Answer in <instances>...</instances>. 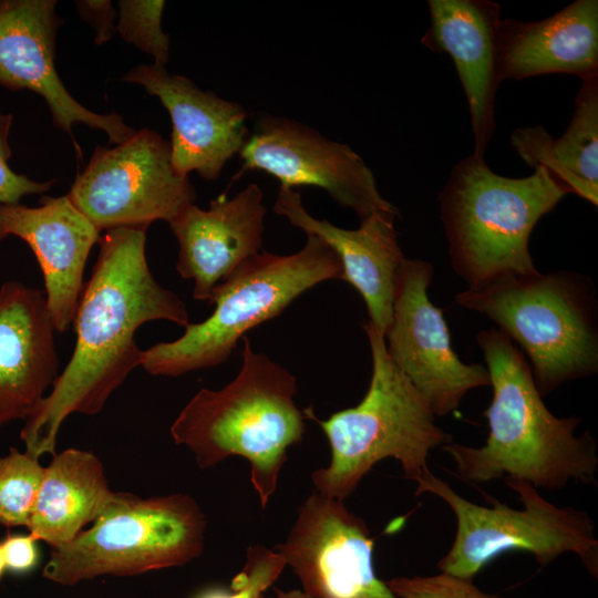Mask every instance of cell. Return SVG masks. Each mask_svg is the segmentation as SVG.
Wrapping results in <instances>:
<instances>
[{"mask_svg":"<svg viewBox=\"0 0 598 598\" xmlns=\"http://www.w3.org/2000/svg\"><path fill=\"white\" fill-rule=\"evenodd\" d=\"M146 228H114L100 250L79 298L72 357L49 395L25 420L20 437L39 458L55 454L61 424L71 413L97 414L140 365L137 329L153 320L189 323L183 300L153 277L145 254Z\"/></svg>","mask_w":598,"mask_h":598,"instance_id":"obj_1","label":"cell"},{"mask_svg":"<svg viewBox=\"0 0 598 598\" xmlns=\"http://www.w3.org/2000/svg\"><path fill=\"white\" fill-rule=\"evenodd\" d=\"M493 399L484 412L488 436L483 446H442L457 475L471 483L520 478L534 487L560 489L570 481L596 484L597 443L588 432L575 435L580 417H558L543 401L528 361L499 329L480 331Z\"/></svg>","mask_w":598,"mask_h":598,"instance_id":"obj_2","label":"cell"},{"mask_svg":"<svg viewBox=\"0 0 598 598\" xmlns=\"http://www.w3.org/2000/svg\"><path fill=\"white\" fill-rule=\"evenodd\" d=\"M237 377L219 390L200 389L171 426L178 445L187 446L199 468L237 455L250 463V482L261 508L275 494L287 451L306 432V415L295 402L297 380L243 339Z\"/></svg>","mask_w":598,"mask_h":598,"instance_id":"obj_3","label":"cell"},{"mask_svg":"<svg viewBox=\"0 0 598 598\" xmlns=\"http://www.w3.org/2000/svg\"><path fill=\"white\" fill-rule=\"evenodd\" d=\"M369 339L372 373L368 391L355 406L321 421L311 408L306 417L316 421L330 445L328 466L311 474L316 492L344 501L372 467L385 460L400 462L406 478L415 481L429 470L430 451L453 442V435L435 423V415L409 378L395 365L384 336L370 322L363 326Z\"/></svg>","mask_w":598,"mask_h":598,"instance_id":"obj_4","label":"cell"},{"mask_svg":"<svg viewBox=\"0 0 598 598\" xmlns=\"http://www.w3.org/2000/svg\"><path fill=\"white\" fill-rule=\"evenodd\" d=\"M534 168L527 177H505L473 154L453 167L439 203L451 265L468 288L538 271L529 237L567 192L544 167Z\"/></svg>","mask_w":598,"mask_h":598,"instance_id":"obj_5","label":"cell"},{"mask_svg":"<svg viewBox=\"0 0 598 598\" xmlns=\"http://www.w3.org/2000/svg\"><path fill=\"white\" fill-rule=\"evenodd\" d=\"M455 301L486 315L518 344L542 396L598 370L595 288L584 275H506L467 288Z\"/></svg>","mask_w":598,"mask_h":598,"instance_id":"obj_6","label":"cell"},{"mask_svg":"<svg viewBox=\"0 0 598 598\" xmlns=\"http://www.w3.org/2000/svg\"><path fill=\"white\" fill-rule=\"evenodd\" d=\"M291 255L267 251L245 260L213 291V313L188 323L182 337L141 351L140 365L152 375L179 377L228 360L237 342L279 316L295 299L327 280H343L339 257L321 238L306 235Z\"/></svg>","mask_w":598,"mask_h":598,"instance_id":"obj_7","label":"cell"},{"mask_svg":"<svg viewBox=\"0 0 598 598\" xmlns=\"http://www.w3.org/2000/svg\"><path fill=\"white\" fill-rule=\"evenodd\" d=\"M206 527L202 507L187 494L141 498L116 493L90 528L51 550L42 575L72 586L99 576L184 566L203 553Z\"/></svg>","mask_w":598,"mask_h":598,"instance_id":"obj_8","label":"cell"},{"mask_svg":"<svg viewBox=\"0 0 598 598\" xmlns=\"http://www.w3.org/2000/svg\"><path fill=\"white\" fill-rule=\"evenodd\" d=\"M517 493L523 508L516 509L486 496L492 506L477 505L458 495L431 471L415 480V496L431 493L443 499L456 517V534L437 568L473 579L492 560L508 551L532 554L546 566L564 553L576 554L586 569L598 577V540L590 516L574 507H559L544 498L528 482L504 477Z\"/></svg>","mask_w":598,"mask_h":598,"instance_id":"obj_9","label":"cell"},{"mask_svg":"<svg viewBox=\"0 0 598 598\" xmlns=\"http://www.w3.org/2000/svg\"><path fill=\"white\" fill-rule=\"evenodd\" d=\"M68 197L100 231H106L169 223L194 204L196 190L188 176L173 168L169 142L142 128L113 147L96 146Z\"/></svg>","mask_w":598,"mask_h":598,"instance_id":"obj_10","label":"cell"},{"mask_svg":"<svg viewBox=\"0 0 598 598\" xmlns=\"http://www.w3.org/2000/svg\"><path fill=\"white\" fill-rule=\"evenodd\" d=\"M238 155L243 164L233 182L248 171H261L280 186L322 188L360 220L378 210L398 212L381 196L358 153L293 118L261 114Z\"/></svg>","mask_w":598,"mask_h":598,"instance_id":"obj_11","label":"cell"},{"mask_svg":"<svg viewBox=\"0 0 598 598\" xmlns=\"http://www.w3.org/2000/svg\"><path fill=\"white\" fill-rule=\"evenodd\" d=\"M433 266L406 259L396 282L388 354L422 393L435 416L454 412L466 393L491 384L486 367L464 363L452 348L442 309L427 295Z\"/></svg>","mask_w":598,"mask_h":598,"instance_id":"obj_12","label":"cell"},{"mask_svg":"<svg viewBox=\"0 0 598 598\" xmlns=\"http://www.w3.org/2000/svg\"><path fill=\"white\" fill-rule=\"evenodd\" d=\"M277 550L315 598H398L374 571L368 525L343 501L312 493Z\"/></svg>","mask_w":598,"mask_h":598,"instance_id":"obj_13","label":"cell"},{"mask_svg":"<svg viewBox=\"0 0 598 598\" xmlns=\"http://www.w3.org/2000/svg\"><path fill=\"white\" fill-rule=\"evenodd\" d=\"M55 0H0V85L29 90L45 101L55 128L73 138L76 123L106 133L120 144L136 131L120 114L93 112L75 100L61 81L54 64L56 35L63 23Z\"/></svg>","mask_w":598,"mask_h":598,"instance_id":"obj_14","label":"cell"},{"mask_svg":"<svg viewBox=\"0 0 598 598\" xmlns=\"http://www.w3.org/2000/svg\"><path fill=\"white\" fill-rule=\"evenodd\" d=\"M121 81L143 86L167 110L171 161L182 176L196 172L205 181L217 179L249 136L247 111L239 103L203 91L190 79L171 74L164 66L140 64Z\"/></svg>","mask_w":598,"mask_h":598,"instance_id":"obj_15","label":"cell"},{"mask_svg":"<svg viewBox=\"0 0 598 598\" xmlns=\"http://www.w3.org/2000/svg\"><path fill=\"white\" fill-rule=\"evenodd\" d=\"M264 192L251 183L228 198L226 193L202 209L183 208L169 223L178 243L176 270L194 280L193 298L209 301L214 289L262 247Z\"/></svg>","mask_w":598,"mask_h":598,"instance_id":"obj_16","label":"cell"},{"mask_svg":"<svg viewBox=\"0 0 598 598\" xmlns=\"http://www.w3.org/2000/svg\"><path fill=\"white\" fill-rule=\"evenodd\" d=\"M100 230L72 204L68 195L42 196L39 206L0 204V240H24L42 270L48 310L55 331L73 324L84 282L83 274Z\"/></svg>","mask_w":598,"mask_h":598,"instance_id":"obj_17","label":"cell"},{"mask_svg":"<svg viewBox=\"0 0 598 598\" xmlns=\"http://www.w3.org/2000/svg\"><path fill=\"white\" fill-rule=\"evenodd\" d=\"M274 212L333 249L342 266L343 280L353 286L365 302L368 322L384 336L392 319L396 282L405 260L394 227L399 210L373 212L360 220L357 229H344L311 216L299 192L280 186Z\"/></svg>","mask_w":598,"mask_h":598,"instance_id":"obj_18","label":"cell"},{"mask_svg":"<svg viewBox=\"0 0 598 598\" xmlns=\"http://www.w3.org/2000/svg\"><path fill=\"white\" fill-rule=\"evenodd\" d=\"M427 4L431 24L421 42L452 58L468 103L473 155L484 158L495 130L502 82L496 47L501 7L488 0H429Z\"/></svg>","mask_w":598,"mask_h":598,"instance_id":"obj_19","label":"cell"},{"mask_svg":"<svg viewBox=\"0 0 598 598\" xmlns=\"http://www.w3.org/2000/svg\"><path fill=\"white\" fill-rule=\"evenodd\" d=\"M54 324L43 291L0 287V425L27 420L59 375Z\"/></svg>","mask_w":598,"mask_h":598,"instance_id":"obj_20","label":"cell"},{"mask_svg":"<svg viewBox=\"0 0 598 598\" xmlns=\"http://www.w3.org/2000/svg\"><path fill=\"white\" fill-rule=\"evenodd\" d=\"M496 47L501 81L548 73L598 76V1L576 0L536 22L501 19Z\"/></svg>","mask_w":598,"mask_h":598,"instance_id":"obj_21","label":"cell"},{"mask_svg":"<svg viewBox=\"0 0 598 598\" xmlns=\"http://www.w3.org/2000/svg\"><path fill=\"white\" fill-rule=\"evenodd\" d=\"M100 458L89 451L66 448L44 470L28 528L34 540L52 548L70 543L114 502Z\"/></svg>","mask_w":598,"mask_h":598,"instance_id":"obj_22","label":"cell"},{"mask_svg":"<svg viewBox=\"0 0 598 598\" xmlns=\"http://www.w3.org/2000/svg\"><path fill=\"white\" fill-rule=\"evenodd\" d=\"M511 143L530 166H542L567 194L598 204V76L581 80L570 123L559 138L542 126L513 132Z\"/></svg>","mask_w":598,"mask_h":598,"instance_id":"obj_23","label":"cell"},{"mask_svg":"<svg viewBox=\"0 0 598 598\" xmlns=\"http://www.w3.org/2000/svg\"><path fill=\"white\" fill-rule=\"evenodd\" d=\"M44 470L39 458L14 447L0 457V525L28 527Z\"/></svg>","mask_w":598,"mask_h":598,"instance_id":"obj_24","label":"cell"},{"mask_svg":"<svg viewBox=\"0 0 598 598\" xmlns=\"http://www.w3.org/2000/svg\"><path fill=\"white\" fill-rule=\"evenodd\" d=\"M165 1L121 0L116 32L126 42L154 58V64L165 66L169 58V37L161 27Z\"/></svg>","mask_w":598,"mask_h":598,"instance_id":"obj_25","label":"cell"},{"mask_svg":"<svg viewBox=\"0 0 598 598\" xmlns=\"http://www.w3.org/2000/svg\"><path fill=\"white\" fill-rule=\"evenodd\" d=\"M278 550L256 544L246 550V561L231 580L230 590H208L198 598H258L272 586L286 567Z\"/></svg>","mask_w":598,"mask_h":598,"instance_id":"obj_26","label":"cell"},{"mask_svg":"<svg viewBox=\"0 0 598 598\" xmlns=\"http://www.w3.org/2000/svg\"><path fill=\"white\" fill-rule=\"evenodd\" d=\"M385 584L398 598H503L482 591L473 579L443 571L429 576H398Z\"/></svg>","mask_w":598,"mask_h":598,"instance_id":"obj_27","label":"cell"},{"mask_svg":"<svg viewBox=\"0 0 598 598\" xmlns=\"http://www.w3.org/2000/svg\"><path fill=\"white\" fill-rule=\"evenodd\" d=\"M12 113L0 112V204H18L25 195L43 194L55 183L54 179L38 182L12 171L8 164L11 157L9 144Z\"/></svg>","mask_w":598,"mask_h":598,"instance_id":"obj_28","label":"cell"},{"mask_svg":"<svg viewBox=\"0 0 598 598\" xmlns=\"http://www.w3.org/2000/svg\"><path fill=\"white\" fill-rule=\"evenodd\" d=\"M75 8L81 19L95 31L96 45H102L114 37L116 11L110 0H78Z\"/></svg>","mask_w":598,"mask_h":598,"instance_id":"obj_29","label":"cell"},{"mask_svg":"<svg viewBox=\"0 0 598 598\" xmlns=\"http://www.w3.org/2000/svg\"><path fill=\"white\" fill-rule=\"evenodd\" d=\"M30 535H10L0 545L6 568L23 573L34 567L38 554Z\"/></svg>","mask_w":598,"mask_h":598,"instance_id":"obj_30","label":"cell"},{"mask_svg":"<svg viewBox=\"0 0 598 598\" xmlns=\"http://www.w3.org/2000/svg\"><path fill=\"white\" fill-rule=\"evenodd\" d=\"M6 569L4 558L0 545V577L2 576L3 570Z\"/></svg>","mask_w":598,"mask_h":598,"instance_id":"obj_31","label":"cell"}]
</instances>
